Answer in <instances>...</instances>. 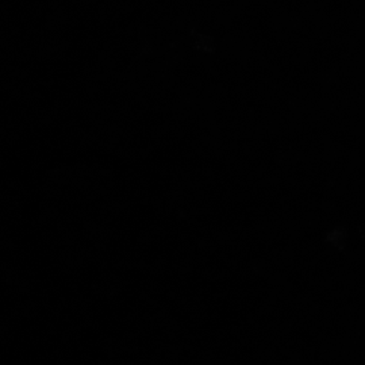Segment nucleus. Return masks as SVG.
Returning <instances> with one entry per match:
<instances>
[]
</instances>
